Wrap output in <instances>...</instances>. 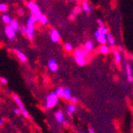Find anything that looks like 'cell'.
<instances>
[{
    "label": "cell",
    "instance_id": "20",
    "mask_svg": "<svg viewBox=\"0 0 133 133\" xmlns=\"http://www.w3.org/2000/svg\"><path fill=\"white\" fill-rule=\"evenodd\" d=\"M55 94L57 95V96L58 98H63V96H64V88L62 87H59L56 92H55Z\"/></svg>",
    "mask_w": 133,
    "mask_h": 133
},
{
    "label": "cell",
    "instance_id": "1",
    "mask_svg": "<svg viewBox=\"0 0 133 133\" xmlns=\"http://www.w3.org/2000/svg\"><path fill=\"white\" fill-rule=\"evenodd\" d=\"M86 55L87 53L81 49L77 50L74 52V58L78 65L83 66L86 64Z\"/></svg>",
    "mask_w": 133,
    "mask_h": 133
},
{
    "label": "cell",
    "instance_id": "3",
    "mask_svg": "<svg viewBox=\"0 0 133 133\" xmlns=\"http://www.w3.org/2000/svg\"><path fill=\"white\" fill-rule=\"evenodd\" d=\"M58 102V97L55 92H51L45 98V108H52L57 105Z\"/></svg>",
    "mask_w": 133,
    "mask_h": 133
},
{
    "label": "cell",
    "instance_id": "28",
    "mask_svg": "<svg viewBox=\"0 0 133 133\" xmlns=\"http://www.w3.org/2000/svg\"><path fill=\"white\" fill-rule=\"evenodd\" d=\"M70 101L72 102V104H75L77 103H78V98L76 97V96H72L71 99H70Z\"/></svg>",
    "mask_w": 133,
    "mask_h": 133
},
{
    "label": "cell",
    "instance_id": "12",
    "mask_svg": "<svg viewBox=\"0 0 133 133\" xmlns=\"http://www.w3.org/2000/svg\"><path fill=\"white\" fill-rule=\"evenodd\" d=\"M94 48V43L92 41H88L84 43V50L85 51L86 53L88 52H91Z\"/></svg>",
    "mask_w": 133,
    "mask_h": 133
},
{
    "label": "cell",
    "instance_id": "17",
    "mask_svg": "<svg viewBox=\"0 0 133 133\" xmlns=\"http://www.w3.org/2000/svg\"><path fill=\"white\" fill-rule=\"evenodd\" d=\"M72 96L71 90L69 88H64V96H63V98H65V100H66V101H70Z\"/></svg>",
    "mask_w": 133,
    "mask_h": 133
},
{
    "label": "cell",
    "instance_id": "5",
    "mask_svg": "<svg viewBox=\"0 0 133 133\" xmlns=\"http://www.w3.org/2000/svg\"><path fill=\"white\" fill-rule=\"evenodd\" d=\"M5 34L10 41H13L16 35V32L8 25L5 27Z\"/></svg>",
    "mask_w": 133,
    "mask_h": 133
},
{
    "label": "cell",
    "instance_id": "9",
    "mask_svg": "<svg viewBox=\"0 0 133 133\" xmlns=\"http://www.w3.org/2000/svg\"><path fill=\"white\" fill-rule=\"evenodd\" d=\"M14 52H15L18 58L19 59V61H21L22 62H26L27 61V57L25 55V54H23L22 52L19 51L18 49H15Z\"/></svg>",
    "mask_w": 133,
    "mask_h": 133
},
{
    "label": "cell",
    "instance_id": "33",
    "mask_svg": "<svg viewBox=\"0 0 133 133\" xmlns=\"http://www.w3.org/2000/svg\"><path fill=\"white\" fill-rule=\"evenodd\" d=\"M4 120H5V117L4 116H2L1 119H0V128H1L4 123Z\"/></svg>",
    "mask_w": 133,
    "mask_h": 133
},
{
    "label": "cell",
    "instance_id": "7",
    "mask_svg": "<svg viewBox=\"0 0 133 133\" xmlns=\"http://www.w3.org/2000/svg\"><path fill=\"white\" fill-rule=\"evenodd\" d=\"M50 39L54 43H57V42H58L60 41V34L57 30L53 29L51 30V32H50Z\"/></svg>",
    "mask_w": 133,
    "mask_h": 133
},
{
    "label": "cell",
    "instance_id": "22",
    "mask_svg": "<svg viewBox=\"0 0 133 133\" xmlns=\"http://www.w3.org/2000/svg\"><path fill=\"white\" fill-rule=\"evenodd\" d=\"M83 10L85 12H87V13H89V12H91V10H92V6H90L88 3V2L84 1V2H83Z\"/></svg>",
    "mask_w": 133,
    "mask_h": 133
},
{
    "label": "cell",
    "instance_id": "21",
    "mask_svg": "<svg viewBox=\"0 0 133 133\" xmlns=\"http://www.w3.org/2000/svg\"><path fill=\"white\" fill-rule=\"evenodd\" d=\"M11 20H12V18H11V17L9 15H7V14H4L3 16H2V21L5 23V24H10V22H11Z\"/></svg>",
    "mask_w": 133,
    "mask_h": 133
},
{
    "label": "cell",
    "instance_id": "8",
    "mask_svg": "<svg viewBox=\"0 0 133 133\" xmlns=\"http://www.w3.org/2000/svg\"><path fill=\"white\" fill-rule=\"evenodd\" d=\"M48 67H49L50 70L53 72H56L57 71V68H58V65L57 62L54 59H51L48 62Z\"/></svg>",
    "mask_w": 133,
    "mask_h": 133
},
{
    "label": "cell",
    "instance_id": "35",
    "mask_svg": "<svg viewBox=\"0 0 133 133\" xmlns=\"http://www.w3.org/2000/svg\"><path fill=\"white\" fill-rule=\"evenodd\" d=\"M23 14H24L23 10H22V9H18V15H23Z\"/></svg>",
    "mask_w": 133,
    "mask_h": 133
},
{
    "label": "cell",
    "instance_id": "16",
    "mask_svg": "<svg viewBox=\"0 0 133 133\" xmlns=\"http://www.w3.org/2000/svg\"><path fill=\"white\" fill-rule=\"evenodd\" d=\"M38 22V18L34 17V16H30L29 17V18L27 19V22H26V25L27 26H34V24Z\"/></svg>",
    "mask_w": 133,
    "mask_h": 133
},
{
    "label": "cell",
    "instance_id": "32",
    "mask_svg": "<svg viewBox=\"0 0 133 133\" xmlns=\"http://www.w3.org/2000/svg\"><path fill=\"white\" fill-rule=\"evenodd\" d=\"M0 81H1V82L3 83V84H7V79L6 78H5V77H1V78H0Z\"/></svg>",
    "mask_w": 133,
    "mask_h": 133
},
{
    "label": "cell",
    "instance_id": "36",
    "mask_svg": "<svg viewBox=\"0 0 133 133\" xmlns=\"http://www.w3.org/2000/svg\"><path fill=\"white\" fill-rule=\"evenodd\" d=\"M64 124L65 127H67L68 125H69V122L67 121V120H64V122H63V124Z\"/></svg>",
    "mask_w": 133,
    "mask_h": 133
},
{
    "label": "cell",
    "instance_id": "23",
    "mask_svg": "<svg viewBox=\"0 0 133 133\" xmlns=\"http://www.w3.org/2000/svg\"><path fill=\"white\" fill-rule=\"evenodd\" d=\"M38 21L42 24V25H45V24L47 23V22H48V18H47V17L45 15H42V16L38 19Z\"/></svg>",
    "mask_w": 133,
    "mask_h": 133
},
{
    "label": "cell",
    "instance_id": "29",
    "mask_svg": "<svg viewBox=\"0 0 133 133\" xmlns=\"http://www.w3.org/2000/svg\"><path fill=\"white\" fill-rule=\"evenodd\" d=\"M19 30L21 31V33H22V34H26V26H20Z\"/></svg>",
    "mask_w": 133,
    "mask_h": 133
},
{
    "label": "cell",
    "instance_id": "13",
    "mask_svg": "<svg viewBox=\"0 0 133 133\" xmlns=\"http://www.w3.org/2000/svg\"><path fill=\"white\" fill-rule=\"evenodd\" d=\"M126 72H127V75H128V79L129 83L132 84L133 82V76H132V71H131V68L129 64L126 65Z\"/></svg>",
    "mask_w": 133,
    "mask_h": 133
},
{
    "label": "cell",
    "instance_id": "14",
    "mask_svg": "<svg viewBox=\"0 0 133 133\" xmlns=\"http://www.w3.org/2000/svg\"><path fill=\"white\" fill-rule=\"evenodd\" d=\"M8 26H10L12 29H13L15 32L17 30H19V28H20V25H19V23L17 20L15 19H12L11 22H10V24Z\"/></svg>",
    "mask_w": 133,
    "mask_h": 133
},
{
    "label": "cell",
    "instance_id": "38",
    "mask_svg": "<svg viewBox=\"0 0 133 133\" xmlns=\"http://www.w3.org/2000/svg\"><path fill=\"white\" fill-rule=\"evenodd\" d=\"M80 133H84V132H80Z\"/></svg>",
    "mask_w": 133,
    "mask_h": 133
},
{
    "label": "cell",
    "instance_id": "18",
    "mask_svg": "<svg viewBox=\"0 0 133 133\" xmlns=\"http://www.w3.org/2000/svg\"><path fill=\"white\" fill-rule=\"evenodd\" d=\"M99 51L102 54H108L109 53V47L106 45H101L99 48Z\"/></svg>",
    "mask_w": 133,
    "mask_h": 133
},
{
    "label": "cell",
    "instance_id": "24",
    "mask_svg": "<svg viewBox=\"0 0 133 133\" xmlns=\"http://www.w3.org/2000/svg\"><path fill=\"white\" fill-rule=\"evenodd\" d=\"M113 54H114V57H115V61L116 62H119L121 61V55L119 53V51L117 50H115L113 52Z\"/></svg>",
    "mask_w": 133,
    "mask_h": 133
},
{
    "label": "cell",
    "instance_id": "2",
    "mask_svg": "<svg viewBox=\"0 0 133 133\" xmlns=\"http://www.w3.org/2000/svg\"><path fill=\"white\" fill-rule=\"evenodd\" d=\"M27 6L30 10L32 16L36 17L38 19L42 16V11L40 10V7L38 6V5L35 2H34V1H29L27 3Z\"/></svg>",
    "mask_w": 133,
    "mask_h": 133
},
{
    "label": "cell",
    "instance_id": "15",
    "mask_svg": "<svg viewBox=\"0 0 133 133\" xmlns=\"http://www.w3.org/2000/svg\"><path fill=\"white\" fill-rule=\"evenodd\" d=\"M106 39H107V42H108V43L110 44L111 46H114L115 45V43H116V40L115 38L112 37V35L110 32H108L107 34H106Z\"/></svg>",
    "mask_w": 133,
    "mask_h": 133
},
{
    "label": "cell",
    "instance_id": "30",
    "mask_svg": "<svg viewBox=\"0 0 133 133\" xmlns=\"http://www.w3.org/2000/svg\"><path fill=\"white\" fill-rule=\"evenodd\" d=\"M81 12V8L80 7H76L75 9H74V12L72 14H74V15H76L77 14H78V13H80Z\"/></svg>",
    "mask_w": 133,
    "mask_h": 133
},
{
    "label": "cell",
    "instance_id": "25",
    "mask_svg": "<svg viewBox=\"0 0 133 133\" xmlns=\"http://www.w3.org/2000/svg\"><path fill=\"white\" fill-rule=\"evenodd\" d=\"M9 9V6L6 3H0V12L2 13H5Z\"/></svg>",
    "mask_w": 133,
    "mask_h": 133
},
{
    "label": "cell",
    "instance_id": "26",
    "mask_svg": "<svg viewBox=\"0 0 133 133\" xmlns=\"http://www.w3.org/2000/svg\"><path fill=\"white\" fill-rule=\"evenodd\" d=\"M98 30V32L101 34H103V35H106L108 32V28H106V27H104V26H103V27H99V29L97 30Z\"/></svg>",
    "mask_w": 133,
    "mask_h": 133
},
{
    "label": "cell",
    "instance_id": "6",
    "mask_svg": "<svg viewBox=\"0 0 133 133\" xmlns=\"http://www.w3.org/2000/svg\"><path fill=\"white\" fill-rule=\"evenodd\" d=\"M94 36L96 39L97 40V42L99 43H101V45H106L107 43V39H106V35H103V34H101L98 30H96L94 34Z\"/></svg>",
    "mask_w": 133,
    "mask_h": 133
},
{
    "label": "cell",
    "instance_id": "31",
    "mask_svg": "<svg viewBox=\"0 0 133 133\" xmlns=\"http://www.w3.org/2000/svg\"><path fill=\"white\" fill-rule=\"evenodd\" d=\"M96 22L99 24L100 27H103L104 26V22H103V21L101 19H97V20H96Z\"/></svg>",
    "mask_w": 133,
    "mask_h": 133
},
{
    "label": "cell",
    "instance_id": "37",
    "mask_svg": "<svg viewBox=\"0 0 133 133\" xmlns=\"http://www.w3.org/2000/svg\"><path fill=\"white\" fill-rule=\"evenodd\" d=\"M89 133H95L94 131H93V129H92V128H89Z\"/></svg>",
    "mask_w": 133,
    "mask_h": 133
},
{
    "label": "cell",
    "instance_id": "4",
    "mask_svg": "<svg viewBox=\"0 0 133 133\" xmlns=\"http://www.w3.org/2000/svg\"><path fill=\"white\" fill-rule=\"evenodd\" d=\"M13 99L16 102V104H18V109L21 112V113L23 115V116L26 117V118H28L29 117V113H28L27 110L26 109V108H25V106H24V104H22L21 99L19 98V96H17V95H13Z\"/></svg>",
    "mask_w": 133,
    "mask_h": 133
},
{
    "label": "cell",
    "instance_id": "19",
    "mask_svg": "<svg viewBox=\"0 0 133 133\" xmlns=\"http://www.w3.org/2000/svg\"><path fill=\"white\" fill-rule=\"evenodd\" d=\"M76 110H77V107H76L75 104H69L67 106V109H66L67 113L72 114V113H74V112H76Z\"/></svg>",
    "mask_w": 133,
    "mask_h": 133
},
{
    "label": "cell",
    "instance_id": "10",
    "mask_svg": "<svg viewBox=\"0 0 133 133\" xmlns=\"http://www.w3.org/2000/svg\"><path fill=\"white\" fill-rule=\"evenodd\" d=\"M55 117H56L57 121L60 124H63L64 120H65V116H64V113H63L62 111H57L55 113Z\"/></svg>",
    "mask_w": 133,
    "mask_h": 133
},
{
    "label": "cell",
    "instance_id": "27",
    "mask_svg": "<svg viewBox=\"0 0 133 133\" xmlns=\"http://www.w3.org/2000/svg\"><path fill=\"white\" fill-rule=\"evenodd\" d=\"M65 50H67V51H72V45L70 44V43H65Z\"/></svg>",
    "mask_w": 133,
    "mask_h": 133
},
{
    "label": "cell",
    "instance_id": "34",
    "mask_svg": "<svg viewBox=\"0 0 133 133\" xmlns=\"http://www.w3.org/2000/svg\"><path fill=\"white\" fill-rule=\"evenodd\" d=\"M14 112H15L16 115H18V116L21 114V112L19 111L18 108H15V109H14Z\"/></svg>",
    "mask_w": 133,
    "mask_h": 133
},
{
    "label": "cell",
    "instance_id": "11",
    "mask_svg": "<svg viewBox=\"0 0 133 133\" xmlns=\"http://www.w3.org/2000/svg\"><path fill=\"white\" fill-rule=\"evenodd\" d=\"M34 32H35L34 26H26V34L27 35V38L31 41L34 39Z\"/></svg>",
    "mask_w": 133,
    "mask_h": 133
}]
</instances>
